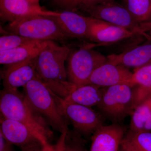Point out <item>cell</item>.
Listing matches in <instances>:
<instances>
[{"label": "cell", "mask_w": 151, "mask_h": 151, "mask_svg": "<svg viewBox=\"0 0 151 151\" xmlns=\"http://www.w3.org/2000/svg\"><path fill=\"white\" fill-rule=\"evenodd\" d=\"M71 50L47 40L37 56V75L56 95L64 98L70 93L72 84L68 81L65 63Z\"/></svg>", "instance_id": "cell-1"}, {"label": "cell", "mask_w": 151, "mask_h": 151, "mask_svg": "<svg viewBox=\"0 0 151 151\" xmlns=\"http://www.w3.org/2000/svg\"><path fill=\"white\" fill-rule=\"evenodd\" d=\"M23 90L28 102L36 113L62 134L67 132L68 121L61 108V97L52 92L37 75L24 86Z\"/></svg>", "instance_id": "cell-2"}, {"label": "cell", "mask_w": 151, "mask_h": 151, "mask_svg": "<svg viewBox=\"0 0 151 151\" xmlns=\"http://www.w3.org/2000/svg\"><path fill=\"white\" fill-rule=\"evenodd\" d=\"M1 116L21 122L35 131L45 140L52 135L45 121L34 111L24 94L18 89L4 88L0 93Z\"/></svg>", "instance_id": "cell-3"}, {"label": "cell", "mask_w": 151, "mask_h": 151, "mask_svg": "<svg viewBox=\"0 0 151 151\" xmlns=\"http://www.w3.org/2000/svg\"><path fill=\"white\" fill-rule=\"evenodd\" d=\"M5 29L9 34L35 40L63 41L70 39L52 16H29L9 23Z\"/></svg>", "instance_id": "cell-4"}, {"label": "cell", "mask_w": 151, "mask_h": 151, "mask_svg": "<svg viewBox=\"0 0 151 151\" xmlns=\"http://www.w3.org/2000/svg\"><path fill=\"white\" fill-rule=\"evenodd\" d=\"M134 87L121 84L103 88L97 107L103 115L116 124L132 114L135 108Z\"/></svg>", "instance_id": "cell-5"}, {"label": "cell", "mask_w": 151, "mask_h": 151, "mask_svg": "<svg viewBox=\"0 0 151 151\" xmlns=\"http://www.w3.org/2000/svg\"><path fill=\"white\" fill-rule=\"evenodd\" d=\"M67 60L68 81L76 86L89 84L95 69L108 62L107 56L86 45L71 50Z\"/></svg>", "instance_id": "cell-6"}, {"label": "cell", "mask_w": 151, "mask_h": 151, "mask_svg": "<svg viewBox=\"0 0 151 151\" xmlns=\"http://www.w3.org/2000/svg\"><path fill=\"white\" fill-rule=\"evenodd\" d=\"M79 11L86 14V16L124 28L145 37V33L141 31L139 24L124 5L116 3L114 0H106L83 6L77 12Z\"/></svg>", "instance_id": "cell-7"}, {"label": "cell", "mask_w": 151, "mask_h": 151, "mask_svg": "<svg viewBox=\"0 0 151 151\" xmlns=\"http://www.w3.org/2000/svg\"><path fill=\"white\" fill-rule=\"evenodd\" d=\"M60 102L65 118L79 134H93L103 126L102 116L91 108L65 102L62 98H60Z\"/></svg>", "instance_id": "cell-8"}, {"label": "cell", "mask_w": 151, "mask_h": 151, "mask_svg": "<svg viewBox=\"0 0 151 151\" xmlns=\"http://www.w3.org/2000/svg\"><path fill=\"white\" fill-rule=\"evenodd\" d=\"M86 16L88 24V39L97 43V46L113 45L134 36L140 35L124 28Z\"/></svg>", "instance_id": "cell-9"}, {"label": "cell", "mask_w": 151, "mask_h": 151, "mask_svg": "<svg viewBox=\"0 0 151 151\" xmlns=\"http://www.w3.org/2000/svg\"><path fill=\"white\" fill-rule=\"evenodd\" d=\"M37 56L14 65L6 66L1 72L4 89H18L25 86L37 75Z\"/></svg>", "instance_id": "cell-10"}, {"label": "cell", "mask_w": 151, "mask_h": 151, "mask_svg": "<svg viewBox=\"0 0 151 151\" xmlns=\"http://www.w3.org/2000/svg\"><path fill=\"white\" fill-rule=\"evenodd\" d=\"M0 133L9 142L19 148L37 140L40 141L44 145L49 143L27 125L2 116Z\"/></svg>", "instance_id": "cell-11"}, {"label": "cell", "mask_w": 151, "mask_h": 151, "mask_svg": "<svg viewBox=\"0 0 151 151\" xmlns=\"http://www.w3.org/2000/svg\"><path fill=\"white\" fill-rule=\"evenodd\" d=\"M133 73L127 67L107 62L95 69L90 77L89 84L100 88L121 84L130 85Z\"/></svg>", "instance_id": "cell-12"}, {"label": "cell", "mask_w": 151, "mask_h": 151, "mask_svg": "<svg viewBox=\"0 0 151 151\" xmlns=\"http://www.w3.org/2000/svg\"><path fill=\"white\" fill-rule=\"evenodd\" d=\"M57 14L32 5L27 0H0V18L4 22H12L33 15L53 16Z\"/></svg>", "instance_id": "cell-13"}, {"label": "cell", "mask_w": 151, "mask_h": 151, "mask_svg": "<svg viewBox=\"0 0 151 151\" xmlns=\"http://www.w3.org/2000/svg\"><path fill=\"white\" fill-rule=\"evenodd\" d=\"M124 133L119 124L103 125L93 133L90 151H119Z\"/></svg>", "instance_id": "cell-14"}, {"label": "cell", "mask_w": 151, "mask_h": 151, "mask_svg": "<svg viewBox=\"0 0 151 151\" xmlns=\"http://www.w3.org/2000/svg\"><path fill=\"white\" fill-rule=\"evenodd\" d=\"M108 62L135 69L151 64V42L107 56Z\"/></svg>", "instance_id": "cell-15"}, {"label": "cell", "mask_w": 151, "mask_h": 151, "mask_svg": "<svg viewBox=\"0 0 151 151\" xmlns=\"http://www.w3.org/2000/svg\"><path fill=\"white\" fill-rule=\"evenodd\" d=\"M53 16L69 38L88 39V24L86 16L66 10L57 12Z\"/></svg>", "instance_id": "cell-16"}, {"label": "cell", "mask_w": 151, "mask_h": 151, "mask_svg": "<svg viewBox=\"0 0 151 151\" xmlns=\"http://www.w3.org/2000/svg\"><path fill=\"white\" fill-rule=\"evenodd\" d=\"M47 40H35L17 48L0 51V63L6 66L14 65L37 56Z\"/></svg>", "instance_id": "cell-17"}, {"label": "cell", "mask_w": 151, "mask_h": 151, "mask_svg": "<svg viewBox=\"0 0 151 151\" xmlns=\"http://www.w3.org/2000/svg\"><path fill=\"white\" fill-rule=\"evenodd\" d=\"M102 92L103 88L94 84L76 86L67 97L63 99L68 103L91 108L98 105L101 100Z\"/></svg>", "instance_id": "cell-18"}, {"label": "cell", "mask_w": 151, "mask_h": 151, "mask_svg": "<svg viewBox=\"0 0 151 151\" xmlns=\"http://www.w3.org/2000/svg\"><path fill=\"white\" fill-rule=\"evenodd\" d=\"M130 131L151 132V97L137 105L132 112Z\"/></svg>", "instance_id": "cell-19"}, {"label": "cell", "mask_w": 151, "mask_h": 151, "mask_svg": "<svg viewBox=\"0 0 151 151\" xmlns=\"http://www.w3.org/2000/svg\"><path fill=\"white\" fill-rule=\"evenodd\" d=\"M124 5L139 24L151 21V0H124Z\"/></svg>", "instance_id": "cell-20"}, {"label": "cell", "mask_w": 151, "mask_h": 151, "mask_svg": "<svg viewBox=\"0 0 151 151\" xmlns=\"http://www.w3.org/2000/svg\"><path fill=\"white\" fill-rule=\"evenodd\" d=\"M55 148L58 151H88L80 134L69 130L62 134V137Z\"/></svg>", "instance_id": "cell-21"}, {"label": "cell", "mask_w": 151, "mask_h": 151, "mask_svg": "<svg viewBox=\"0 0 151 151\" xmlns=\"http://www.w3.org/2000/svg\"><path fill=\"white\" fill-rule=\"evenodd\" d=\"M125 138L138 151H151V132L130 131Z\"/></svg>", "instance_id": "cell-22"}, {"label": "cell", "mask_w": 151, "mask_h": 151, "mask_svg": "<svg viewBox=\"0 0 151 151\" xmlns=\"http://www.w3.org/2000/svg\"><path fill=\"white\" fill-rule=\"evenodd\" d=\"M129 84L139 89H146L151 86V64L134 70Z\"/></svg>", "instance_id": "cell-23"}, {"label": "cell", "mask_w": 151, "mask_h": 151, "mask_svg": "<svg viewBox=\"0 0 151 151\" xmlns=\"http://www.w3.org/2000/svg\"><path fill=\"white\" fill-rule=\"evenodd\" d=\"M35 40H37L14 34L2 35L0 37V51L20 47Z\"/></svg>", "instance_id": "cell-24"}, {"label": "cell", "mask_w": 151, "mask_h": 151, "mask_svg": "<svg viewBox=\"0 0 151 151\" xmlns=\"http://www.w3.org/2000/svg\"><path fill=\"white\" fill-rule=\"evenodd\" d=\"M106 0H54L53 4L64 11L77 12L83 6L92 4Z\"/></svg>", "instance_id": "cell-25"}, {"label": "cell", "mask_w": 151, "mask_h": 151, "mask_svg": "<svg viewBox=\"0 0 151 151\" xmlns=\"http://www.w3.org/2000/svg\"><path fill=\"white\" fill-rule=\"evenodd\" d=\"M135 108L144 100L151 97V86L146 89H134Z\"/></svg>", "instance_id": "cell-26"}, {"label": "cell", "mask_w": 151, "mask_h": 151, "mask_svg": "<svg viewBox=\"0 0 151 151\" xmlns=\"http://www.w3.org/2000/svg\"><path fill=\"white\" fill-rule=\"evenodd\" d=\"M44 145L42 142L37 140L20 147L21 151H44Z\"/></svg>", "instance_id": "cell-27"}, {"label": "cell", "mask_w": 151, "mask_h": 151, "mask_svg": "<svg viewBox=\"0 0 151 151\" xmlns=\"http://www.w3.org/2000/svg\"><path fill=\"white\" fill-rule=\"evenodd\" d=\"M13 145L0 133V151H16Z\"/></svg>", "instance_id": "cell-28"}, {"label": "cell", "mask_w": 151, "mask_h": 151, "mask_svg": "<svg viewBox=\"0 0 151 151\" xmlns=\"http://www.w3.org/2000/svg\"><path fill=\"white\" fill-rule=\"evenodd\" d=\"M119 151H138L131 145L127 139L124 138L121 143Z\"/></svg>", "instance_id": "cell-29"}, {"label": "cell", "mask_w": 151, "mask_h": 151, "mask_svg": "<svg viewBox=\"0 0 151 151\" xmlns=\"http://www.w3.org/2000/svg\"><path fill=\"white\" fill-rule=\"evenodd\" d=\"M140 27L143 32L145 33L151 31V21L141 24H140Z\"/></svg>", "instance_id": "cell-30"}, {"label": "cell", "mask_w": 151, "mask_h": 151, "mask_svg": "<svg viewBox=\"0 0 151 151\" xmlns=\"http://www.w3.org/2000/svg\"><path fill=\"white\" fill-rule=\"evenodd\" d=\"M44 151H58L55 147L50 145L49 144L45 145L44 147Z\"/></svg>", "instance_id": "cell-31"}, {"label": "cell", "mask_w": 151, "mask_h": 151, "mask_svg": "<svg viewBox=\"0 0 151 151\" xmlns=\"http://www.w3.org/2000/svg\"><path fill=\"white\" fill-rule=\"evenodd\" d=\"M32 5L40 7V0H27Z\"/></svg>", "instance_id": "cell-32"}, {"label": "cell", "mask_w": 151, "mask_h": 151, "mask_svg": "<svg viewBox=\"0 0 151 151\" xmlns=\"http://www.w3.org/2000/svg\"><path fill=\"white\" fill-rule=\"evenodd\" d=\"M145 37L146 39L149 41V42H151V31L149 32H145Z\"/></svg>", "instance_id": "cell-33"}, {"label": "cell", "mask_w": 151, "mask_h": 151, "mask_svg": "<svg viewBox=\"0 0 151 151\" xmlns=\"http://www.w3.org/2000/svg\"></svg>", "instance_id": "cell-34"}]
</instances>
